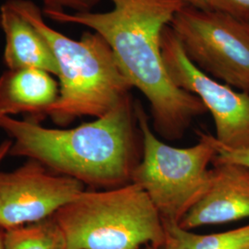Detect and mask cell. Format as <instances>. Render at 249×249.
I'll use <instances>...</instances> for the list:
<instances>
[{"mask_svg": "<svg viewBox=\"0 0 249 249\" xmlns=\"http://www.w3.org/2000/svg\"><path fill=\"white\" fill-rule=\"evenodd\" d=\"M107 12L44 11L57 22L91 29L112 48L124 78L151 105L153 126L166 140L180 139L196 116L207 111L196 95L170 77L161 51V36L182 0H110Z\"/></svg>", "mask_w": 249, "mask_h": 249, "instance_id": "6da1fadb", "label": "cell"}, {"mask_svg": "<svg viewBox=\"0 0 249 249\" xmlns=\"http://www.w3.org/2000/svg\"><path fill=\"white\" fill-rule=\"evenodd\" d=\"M135 107L124 99L105 116L73 128H48L0 116L12 139L9 155L27 157L55 174L106 189L131 183L135 157Z\"/></svg>", "mask_w": 249, "mask_h": 249, "instance_id": "7a4b0ae2", "label": "cell"}, {"mask_svg": "<svg viewBox=\"0 0 249 249\" xmlns=\"http://www.w3.org/2000/svg\"><path fill=\"white\" fill-rule=\"evenodd\" d=\"M6 3L35 26L55 58L59 95L46 114L55 124L66 125L81 116L98 118L129 96L131 86L102 36L86 32L73 40L49 26L32 1Z\"/></svg>", "mask_w": 249, "mask_h": 249, "instance_id": "3957f363", "label": "cell"}, {"mask_svg": "<svg viewBox=\"0 0 249 249\" xmlns=\"http://www.w3.org/2000/svg\"><path fill=\"white\" fill-rule=\"evenodd\" d=\"M68 249H160L164 228L160 214L134 183L83 191L53 215Z\"/></svg>", "mask_w": 249, "mask_h": 249, "instance_id": "277c9868", "label": "cell"}, {"mask_svg": "<svg viewBox=\"0 0 249 249\" xmlns=\"http://www.w3.org/2000/svg\"><path fill=\"white\" fill-rule=\"evenodd\" d=\"M135 113L142 136L143 152L131 182L150 197L162 221L179 223L209 186L208 166L216 156L213 135L199 134L198 142L191 147H174L153 133L140 105L135 107Z\"/></svg>", "mask_w": 249, "mask_h": 249, "instance_id": "5b68a950", "label": "cell"}, {"mask_svg": "<svg viewBox=\"0 0 249 249\" xmlns=\"http://www.w3.org/2000/svg\"><path fill=\"white\" fill-rule=\"evenodd\" d=\"M170 27L189 60L215 80L249 93V22L184 5Z\"/></svg>", "mask_w": 249, "mask_h": 249, "instance_id": "8992f818", "label": "cell"}, {"mask_svg": "<svg viewBox=\"0 0 249 249\" xmlns=\"http://www.w3.org/2000/svg\"><path fill=\"white\" fill-rule=\"evenodd\" d=\"M161 51L171 79L179 88L196 95L212 114L216 141L229 149L249 147V93L200 71L189 60L170 26L162 33Z\"/></svg>", "mask_w": 249, "mask_h": 249, "instance_id": "52a82bcc", "label": "cell"}, {"mask_svg": "<svg viewBox=\"0 0 249 249\" xmlns=\"http://www.w3.org/2000/svg\"><path fill=\"white\" fill-rule=\"evenodd\" d=\"M83 191L80 181L32 159L17 169L0 172V228L6 231L50 218Z\"/></svg>", "mask_w": 249, "mask_h": 249, "instance_id": "ba28073f", "label": "cell"}, {"mask_svg": "<svg viewBox=\"0 0 249 249\" xmlns=\"http://www.w3.org/2000/svg\"><path fill=\"white\" fill-rule=\"evenodd\" d=\"M204 194L179 222L186 230L232 223L249 218V169L213 161Z\"/></svg>", "mask_w": 249, "mask_h": 249, "instance_id": "9c48e42d", "label": "cell"}, {"mask_svg": "<svg viewBox=\"0 0 249 249\" xmlns=\"http://www.w3.org/2000/svg\"><path fill=\"white\" fill-rule=\"evenodd\" d=\"M58 95L52 74L38 69L9 70L0 76V116H46Z\"/></svg>", "mask_w": 249, "mask_h": 249, "instance_id": "30bf717a", "label": "cell"}, {"mask_svg": "<svg viewBox=\"0 0 249 249\" xmlns=\"http://www.w3.org/2000/svg\"><path fill=\"white\" fill-rule=\"evenodd\" d=\"M5 35L4 61L9 70L38 69L57 76V64L45 38L7 3L0 8Z\"/></svg>", "mask_w": 249, "mask_h": 249, "instance_id": "8fae6325", "label": "cell"}, {"mask_svg": "<svg viewBox=\"0 0 249 249\" xmlns=\"http://www.w3.org/2000/svg\"><path fill=\"white\" fill-rule=\"evenodd\" d=\"M162 223L164 239L160 249H249V223L229 231L198 234L178 223Z\"/></svg>", "mask_w": 249, "mask_h": 249, "instance_id": "7c38bea8", "label": "cell"}, {"mask_svg": "<svg viewBox=\"0 0 249 249\" xmlns=\"http://www.w3.org/2000/svg\"><path fill=\"white\" fill-rule=\"evenodd\" d=\"M5 249H68L64 233L52 216L5 231Z\"/></svg>", "mask_w": 249, "mask_h": 249, "instance_id": "4fadbf2b", "label": "cell"}, {"mask_svg": "<svg viewBox=\"0 0 249 249\" xmlns=\"http://www.w3.org/2000/svg\"><path fill=\"white\" fill-rule=\"evenodd\" d=\"M44 6V11L67 12L71 10L73 13L89 12L101 0H40Z\"/></svg>", "mask_w": 249, "mask_h": 249, "instance_id": "5bb4252c", "label": "cell"}, {"mask_svg": "<svg viewBox=\"0 0 249 249\" xmlns=\"http://www.w3.org/2000/svg\"><path fill=\"white\" fill-rule=\"evenodd\" d=\"M213 142L216 150V156L213 161L236 163L249 169V147L243 149H229L218 142L214 136H213Z\"/></svg>", "mask_w": 249, "mask_h": 249, "instance_id": "9a60e30c", "label": "cell"}, {"mask_svg": "<svg viewBox=\"0 0 249 249\" xmlns=\"http://www.w3.org/2000/svg\"><path fill=\"white\" fill-rule=\"evenodd\" d=\"M209 9L231 14L243 20H249V0H207Z\"/></svg>", "mask_w": 249, "mask_h": 249, "instance_id": "2e32d148", "label": "cell"}, {"mask_svg": "<svg viewBox=\"0 0 249 249\" xmlns=\"http://www.w3.org/2000/svg\"><path fill=\"white\" fill-rule=\"evenodd\" d=\"M182 1H183L186 5H188V6H192V7L198 8V9H209L207 0H182Z\"/></svg>", "mask_w": 249, "mask_h": 249, "instance_id": "e0dca14e", "label": "cell"}, {"mask_svg": "<svg viewBox=\"0 0 249 249\" xmlns=\"http://www.w3.org/2000/svg\"><path fill=\"white\" fill-rule=\"evenodd\" d=\"M11 145H12V142H9V141H6L0 144V163L9 154Z\"/></svg>", "mask_w": 249, "mask_h": 249, "instance_id": "ac0fdd59", "label": "cell"}, {"mask_svg": "<svg viewBox=\"0 0 249 249\" xmlns=\"http://www.w3.org/2000/svg\"><path fill=\"white\" fill-rule=\"evenodd\" d=\"M0 249H5V230L0 228Z\"/></svg>", "mask_w": 249, "mask_h": 249, "instance_id": "d6986e66", "label": "cell"}, {"mask_svg": "<svg viewBox=\"0 0 249 249\" xmlns=\"http://www.w3.org/2000/svg\"><path fill=\"white\" fill-rule=\"evenodd\" d=\"M157 249V248H154V247H147V249Z\"/></svg>", "mask_w": 249, "mask_h": 249, "instance_id": "ffe728a7", "label": "cell"}, {"mask_svg": "<svg viewBox=\"0 0 249 249\" xmlns=\"http://www.w3.org/2000/svg\"></svg>", "mask_w": 249, "mask_h": 249, "instance_id": "44dd1931", "label": "cell"}]
</instances>
